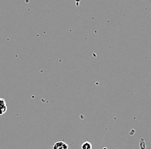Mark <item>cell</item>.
I'll use <instances>...</instances> for the list:
<instances>
[{
  "label": "cell",
  "instance_id": "3",
  "mask_svg": "<svg viewBox=\"0 0 151 149\" xmlns=\"http://www.w3.org/2000/svg\"><path fill=\"white\" fill-rule=\"evenodd\" d=\"M82 149H92V144L88 141H86L84 143H83Z\"/></svg>",
  "mask_w": 151,
  "mask_h": 149
},
{
  "label": "cell",
  "instance_id": "2",
  "mask_svg": "<svg viewBox=\"0 0 151 149\" xmlns=\"http://www.w3.org/2000/svg\"><path fill=\"white\" fill-rule=\"evenodd\" d=\"M7 111L6 102L3 98H0V115H4Z\"/></svg>",
  "mask_w": 151,
  "mask_h": 149
},
{
  "label": "cell",
  "instance_id": "1",
  "mask_svg": "<svg viewBox=\"0 0 151 149\" xmlns=\"http://www.w3.org/2000/svg\"><path fill=\"white\" fill-rule=\"evenodd\" d=\"M52 149H69V146L65 141L60 140V141H58L56 143H54Z\"/></svg>",
  "mask_w": 151,
  "mask_h": 149
}]
</instances>
